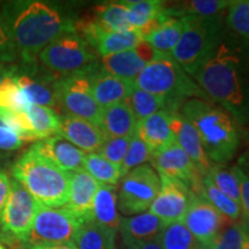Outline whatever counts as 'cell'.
<instances>
[{"label":"cell","mask_w":249,"mask_h":249,"mask_svg":"<svg viewBox=\"0 0 249 249\" xmlns=\"http://www.w3.org/2000/svg\"><path fill=\"white\" fill-rule=\"evenodd\" d=\"M193 79L208 98L229 112L241 132L249 127V40L226 30Z\"/></svg>","instance_id":"6da1fadb"},{"label":"cell","mask_w":249,"mask_h":249,"mask_svg":"<svg viewBox=\"0 0 249 249\" xmlns=\"http://www.w3.org/2000/svg\"><path fill=\"white\" fill-rule=\"evenodd\" d=\"M20 65L38 62L40 52L55 38L75 31L76 18L64 6L40 0H14L1 6Z\"/></svg>","instance_id":"7a4b0ae2"},{"label":"cell","mask_w":249,"mask_h":249,"mask_svg":"<svg viewBox=\"0 0 249 249\" xmlns=\"http://www.w3.org/2000/svg\"><path fill=\"white\" fill-rule=\"evenodd\" d=\"M179 112L194 126L211 164L226 165L235 157L241 129L225 108L205 99L191 98Z\"/></svg>","instance_id":"3957f363"},{"label":"cell","mask_w":249,"mask_h":249,"mask_svg":"<svg viewBox=\"0 0 249 249\" xmlns=\"http://www.w3.org/2000/svg\"><path fill=\"white\" fill-rule=\"evenodd\" d=\"M12 174L40 205L59 208L67 204L71 172L60 169L33 147L15 161Z\"/></svg>","instance_id":"277c9868"},{"label":"cell","mask_w":249,"mask_h":249,"mask_svg":"<svg viewBox=\"0 0 249 249\" xmlns=\"http://www.w3.org/2000/svg\"><path fill=\"white\" fill-rule=\"evenodd\" d=\"M134 86L166 98L177 111H180L183 103L191 98L210 101L195 80L170 54L160 53L149 62L135 77Z\"/></svg>","instance_id":"5b68a950"},{"label":"cell","mask_w":249,"mask_h":249,"mask_svg":"<svg viewBox=\"0 0 249 249\" xmlns=\"http://www.w3.org/2000/svg\"><path fill=\"white\" fill-rule=\"evenodd\" d=\"M182 18L185 22L182 35L171 57L189 76L194 77L225 35L226 24L222 15Z\"/></svg>","instance_id":"8992f818"},{"label":"cell","mask_w":249,"mask_h":249,"mask_svg":"<svg viewBox=\"0 0 249 249\" xmlns=\"http://www.w3.org/2000/svg\"><path fill=\"white\" fill-rule=\"evenodd\" d=\"M95 50L75 31L55 38L38 55L43 68L57 76L90 70L98 65Z\"/></svg>","instance_id":"52a82bcc"},{"label":"cell","mask_w":249,"mask_h":249,"mask_svg":"<svg viewBox=\"0 0 249 249\" xmlns=\"http://www.w3.org/2000/svg\"><path fill=\"white\" fill-rule=\"evenodd\" d=\"M98 65L90 70L58 76L57 92L59 107L64 108L65 113L88 120L99 127L103 108L95 101L90 88V74Z\"/></svg>","instance_id":"ba28073f"},{"label":"cell","mask_w":249,"mask_h":249,"mask_svg":"<svg viewBox=\"0 0 249 249\" xmlns=\"http://www.w3.org/2000/svg\"><path fill=\"white\" fill-rule=\"evenodd\" d=\"M160 189V179L148 164L130 170L123 177L118 191V210L126 216L140 214L151 207Z\"/></svg>","instance_id":"9c48e42d"},{"label":"cell","mask_w":249,"mask_h":249,"mask_svg":"<svg viewBox=\"0 0 249 249\" xmlns=\"http://www.w3.org/2000/svg\"><path fill=\"white\" fill-rule=\"evenodd\" d=\"M83 222L65 208L38 205L26 244L30 247L73 242Z\"/></svg>","instance_id":"30bf717a"},{"label":"cell","mask_w":249,"mask_h":249,"mask_svg":"<svg viewBox=\"0 0 249 249\" xmlns=\"http://www.w3.org/2000/svg\"><path fill=\"white\" fill-rule=\"evenodd\" d=\"M39 203L18 180H11V192L2 211L1 224L2 241L14 239L26 244Z\"/></svg>","instance_id":"8fae6325"},{"label":"cell","mask_w":249,"mask_h":249,"mask_svg":"<svg viewBox=\"0 0 249 249\" xmlns=\"http://www.w3.org/2000/svg\"><path fill=\"white\" fill-rule=\"evenodd\" d=\"M13 80L30 105L50 108L59 107L57 80L58 76L34 65H17Z\"/></svg>","instance_id":"7c38bea8"},{"label":"cell","mask_w":249,"mask_h":249,"mask_svg":"<svg viewBox=\"0 0 249 249\" xmlns=\"http://www.w3.org/2000/svg\"><path fill=\"white\" fill-rule=\"evenodd\" d=\"M160 193L149 208V213L160 218L165 225L182 222L195 193L186 183L172 177L160 176Z\"/></svg>","instance_id":"4fadbf2b"},{"label":"cell","mask_w":249,"mask_h":249,"mask_svg":"<svg viewBox=\"0 0 249 249\" xmlns=\"http://www.w3.org/2000/svg\"><path fill=\"white\" fill-rule=\"evenodd\" d=\"M151 164L160 176L172 177L186 183L195 194H200L203 177L198 173L189 156L178 143L170 145L152 155Z\"/></svg>","instance_id":"5bb4252c"},{"label":"cell","mask_w":249,"mask_h":249,"mask_svg":"<svg viewBox=\"0 0 249 249\" xmlns=\"http://www.w3.org/2000/svg\"><path fill=\"white\" fill-rule=\"evenodd\" d=\"M188 231L201 242L208 245L231 222L219 213L202 195L194 194L182 219Z\"/></svg>","instance_id":"9a60e30c"},{"label":"cell","mask_w":249,"mask_h":249,"mask_svg":"<svg viewBox=\"0 0 249 249\" xmlns=\"http://www.w3.org/2000/svg\"><path fill=\"white\" fill-rule=\"evenodd\" d=\"M158 54L157 51L142 40L128 51L101 58V68L114 76L134 81Z\"/></svg>","instance_id":"2e32d148"},{"label":"cell","mask_w":249,"mask_h":249,"mask_svg":"<svg viewBox=\"0 0 249 249\" xmlns=\"http://www.w3.org/2000/svg\"><path fill=\"white\" fill-rule=\"evenodd\" d=\"M59 135L88 154L97 152L107 140L98 126L67 113L60 116Z\"/></svg>","instance_id":"e0dca14e"},{"label":"cell","mask_w":249,"mask_h":249,"mask_svg":"<svg viewBox=\"0 0 249 249\" xmlns=\"http://www.w3.org/2000/svg\"><path fill=\"white\" fill-rule=\"evenodd\" d=\"M90 88L97 104L105 108L126 101L135 86L134 81L112 75L98 65L90 74Z\"/></svg>","instance_id":"ac0fdd59"},{"label":"cell","mask_w":249,"mask_h":249,"mask_svg":"<svg viewBox=\"0 0 249 249\" xmlns=\"http://www.w3.org/2000/svg\"><path fill=\"white\" fill-rule=\"evenodd\" d=\"M170 121L177 143L189 156L198 173L202 177L207 176L213 164L205 155L201 139L194 126L179 111L170 112Z\"/></svg>","instance_id":"d6986e66"},{"label":"cell","mask_w":249,"mask_h":249,"mask_svg":"<svg viewBox=\"0 0 249 249\" xmlns=\"http://www.w3.org/2000/svg\"><path fill=\"white\" fill-rule=\"evenodd\" d=\"M99 182L85 169L71 172L70 195L66 208L83 223L92 220V204Z\"/></svg>","instance_id":"ffe728a7"},{"label":"cell","mask_w":249,"mask_h":249,"mask_svg":"<svg viewBox=\"0 0 249 249\" xmlns=\"http://www.w3.org/2000/svg\"><path fill=\"white\" fill-rule=\"evenodd\" d=\"M31 147L67 172H74L85 167L86 152L71 144L59 134L39 140Z\"/></svg>","instance_id":"44dd1931"},{"label":"cell","mask_w":249,"mask_h":249,"mask_svg":"<svg viewBox=\"0 0 249 249\" xmlns=\"http://www.w3.org/2000/svg\"><path fill=\"white\" fill-rule=\"evenodd\" d=\"M136 134L148 145L152 154L176 143V136L171 127L170 112L160 111L145 119L138 121Z\"/></svg>","instance_id":"7402d4cb"},{"label":"cell","mask_w":249,"mask_h":249,"mask_svg":"<svg viewBox=\"0 0 249 249\" xmlns=\"http://www.w3.org/2000/svg\"><path fill=\"white\" fill-rule=\"evenodd\" d=\"M136 127L138 119L126 102L103 108L99 128L107 139L132 138Z\"/></svg>","instance_id":"603a6c76"},{"label":"cell","mask_w":249,"mask_h":249,"mask_svg":"<svg viewBox=\"0 0 249 249\" xmlns=\"http://www.w3.org/2000/svg\"><path fill=\"white\" fill-rule=\"evenodd\" d=\"M165 224L151 213H142L133 217L121 219L119 231L124 244L157 240Z\"/></svg>","instance_id":"cb8c5ba5"},{"label":"cell","mask_w":249,"mask_h":249,"mask_svg":"<svg viewBox=\"0 0 249 249\" xmlns=\"http://www.w3.org/2000/svg\"><path fill=\"white\" fill-rule=\"evenodd\" d=\"M123 218L118 210V191L116 186L99 183L92 204V220L99 225L118 231Z\"/></svg>","instance_id":"d4e9b609"},{"label":"cell","mask_w":249,"mask_h":249,"mask_svg":"<svg viewBox=\"0 0 249 249\" xmlns=\"http://www.w3.org/2000/svg\"><path fill=\"white\" fill-rule=\"evenodd\" d=\"M183 27V18H171L152 30L150 34L145 35L142 40L150 45L158 53L171 55L182 35Z\"/></svg>","instance_id":"484cf974"},{"label":"cell","mask_w":249,"mask_h":249,"mask_svg":"<svg viewBox=\"0 0 249 249\" xmlns=\"http://www.w3.org/2000/svg\"><path fill=\"white\" fill-rule=\"evenodd\" d=\"M116 233L90 220L80 226L73 244L76 249H116Z\"/></svg>","instance_id":"4316f807"},{"label":"cell","mask_w":249,"mask_h":249,"mask_svg":"<svg viewBox=\"0 0 249 249\" xmlns=\"http://www.w3.org/2000/svg\"><path fill=\"white\" fill-rule=\"evenodd\" d=\"M124 102L133 111L138 121L145 119V118L160 111L178 112L166 98L161 97V96L152 95V93L136 88V87Z\"/></svg>","instance_id":"83f0119b"},{"label":"cell","mask_w":249,"mask_h":249,"mask_svg":"<svg viewBox=\"0 0 249 249\" xmlns=\"http://www.w3.org/2000/svg\"><path fill=\"white\" fill-rule=\"evenodd\" d=\"M140 42H142V37L136 30L107 31L99 37L93 46V50L97 55L103 58L132 50Z\"/></svg>","instance_id":"f1b7e54d"},{"label":"cell","mask_w":249,"mask_h":249,"mask_svg":"<svg viewBox=\"0 0 249 249\" xmlns=\"http://www.w3.org/2000/svg\"><path fill=\"white\" fill-rule=\"evenodd\" d=\"M207 200L218 213H222L231 223L239 222L242 217V208L235 201L227 197L216 186L208 176H204L201 181L200 194Z\"/></svg>","instance_id":"f546056e"},{"label":"cell","mask_w":249,"mask_h":249,"mask_svg":"<svg viewBox=\"0 0 249 249\" xmlns=\"http://www.w3.org/2000/svg\"><path fill=\"white\" fill-rule=\"evenodd\" d=\"M30 119L35 141L48 139L59 134L60 129V116L53 108L39 105H30L27 110Z\"/></svg>","instance_id":"4dcf8cb0"},{"label":"cell","mask_w":249,"mask_h":249,"mask_svg":"<svg viewBox=\"0 0 249 249\" xmlns=\"http://www.w3.org/2000/svg\"><path fill=\"white\" fill-rule=\"evenodd\" d=\"M157 242L163 249H203L201 244L182 222L165 225L157 238Z\"/></svg>","instance_id":"1f68e13d"},{"label":"cell","mask_w":249,"mask_h":249,"mask_svg":"<svg viewBox=\"0 0 249 249\" xmlns=\"http://www.w3.org/2000/svg\"><path fill=\"white\" fill-rule=\"evenodd\" d=\"M96 181L104 185L117 186L124 173L121 171V166L111 163L97 152L92 154H86L85 167H83Z\"/></svg>","instance_id":"d6a6232c"},{"label":"cell","mask_w":249,"mask_h":249,"mask_svg":"<svg viewBox=\"0 0 249 249\" xmlns=\"http://www.w3.org/2000/svg\"><path fill=\"white\" fill-rule=\"evenodd\" d=\"M92 17L107 31L132 29L127 20V7L124 1L96 6Z\"/></svg>","instance_id":"836d02e7"},{"label":"cell","mask_w":249,"mask_h":249,"mask_svg":"<svg viewBox=\"0 0 249 249\" xmlns=\"http://www.w3.org/2000/svg\"><path fill=\"white\" fill-rule=\"evenodd\" d=\"M231 4L232 0H193L170 6V9L176 18H182L186 15L208 18L220 15L224 9L229 8Z\"/></svg>","instance_id":"e575fe53"},{"label":"cell","mask_w":249,"mask_h":249,"mask_svg":"<svg viewBox=\"0 0 249 249\" xmlns=\"http://www.w3.org/2000/svg\"><path fill=\"white\" fill-rule=\"evenodd\" d=\"M207 176L223 194L240 204L239 182L232 167H227L226 165H213Z\"/></svg>","instance_id":"d590c367"},{"label":"cell","mask_w":249,"mask_h":249,"mask_svg":"<svg viewBox=\"0 0 249 249\" xmlns=\"http://www.w3.org/2000/svg\"><path fill=\"white\" fill-rule=\"evenodd\" d=\"M225 24L236 36L249 40V0H233L227 8Z\"/></svg>","instance_id":"8d00e7d4"},{"label":"cell","mask_w":249,"mask_h":249,"mask_svg":"<svg viewBox=\"0 0 249 249\" xmlns=\"http://www.w3.org/2000/svg\"><path fill=\"white\" fill-rule=\"evenodd\" d=\"M245 236L246 231L240 219L239 222L227 224L213 241L203 246V249H241Z\"/></svg>","instance_id":"74e56055"},{"label":"cell","mask_w":249,"mask_h":249,"mask_svg":"<svg viewBox=\"0 0 249 249\" xmlns=\"http://www.w3.org/2000/svg\"><path fill=\"white\" fill-rule=\"evenodd\" d=\"M30 107L13 77H8L0 85V110L27 111Z\"/></svg>","instance_id":"f35d334b"},{"label":"cell","mask_w":249,"mask_h":249,"mask_svg":"<svg viewBox=\"0 0 249 249\" xmlns=\"http://www.w3.org/2000/svg\"><path fill=\"white\" fill-rule=\"evenodd\" d=\"M152 155L154 154H152L148 145L135 133V135H133V138L130 139L128 150H127L124 160L121 164V171H123L124 176L128 173L130 170L141 166L145 161L151 160Z\"/></svg>","instance_id":"ab89813d"},{"label":"cell","mask_w":249,"mask_h":249,"mask_svg":"<svg viewBox=\"0 0 249 249\" xmlns=\"http://www.w3.org/2000/svg\"><path fill=\"white\" fill-rule=\"evenodd\" d=\"M240 189V204L242 213L249 216V151L239 157L235 165L232 166Z\"/></svg>","instance_id":"60d3db41"},{"label":"cell","mask_w":249,"mask_h":249,"mask_svg":"<svg viewBox=\"0 0 249 249\" xmlns=\"http://www.w3.org/2000/svg\"><path fill=\"white\" fill-rule=\"evenodd\" d=\"M0 120L7 124L17 132L23 142L26 141H35L34 138L33 128H31L30 119L28 117L27 111H5L1 110V118Z\"/></svg>","instance_id":"b9f144b4"},{"label":"cell","mask_w":249,"mask_h":249,"mask_svg":"<svg viewBox=\"0 0 249 249\" xmlns=\"http://www.w3.org/2000/svg\"><path fill=\"white\" fill-rule=\"evenodd\" d=\"M133 138V136H132ZM132 138H114V139H107L103 143L101 149L97 151L98 155L104 157L111 163L121 166L124 160V156L128 150L129 142Z\"/></svg>","instance_id":"7bdbcfd3"},{"label":"cell","mask_w":249,"mask_h":249,"mask_svg":"<svg viewBox=\"0 0 249 249\" xmlns=\"http://www.w3.org/2000/svg\"><path fill=\"white\" fill-rule=\"evenodd\" d=\"M15 61H18L17 49L4 18L0 15V64H13Z\"/></svg>","instance_id":"ee69618b"},{"label":"cell","mask_w":249,"mask_h":249,"mask_svg":"<svg viewBox=\"0 0 249 249\" xmlns=\"http://www.w3.org/2000/svg\"><path fill=\"white\" fill-rule=\"evenodd\" d=\"M23 145L22 139L7 124L0 120V156L11 154Z\"/></svg>","instance_id":"f6af8a7d"},{"label":"cell","mask_w":249,"mask_h":249,"mask_svg":"<svg viewBox=\"0 0 249 249\" xmlns=\"http://www.w3.org/2000/svg\"><path fill=\"white\" fill-rule=\"evenodd\" d=\"M9 192H11V179L6 171L0 170V218L5 209Z\"/></svg>","instance_id":"bcb514c9"},{"label":"cell","mask_w":249,"mask_h":249,"mask_svg":"<svg viewBox=\"0 0 249 249\" xmlns=\"http://www.w3.org/2000/svg\"><path fill=\"white\" fill-rule=\"evenodd\" d=\"M128 249H163L157 240L154 241H142V242H132L127 245Z\"/></svg>","instance_id":"7dc6e473"},{"label":"cell","mask_w":249,"mask_h":249,"mask_svg":"<svg viewBox=\"0 0 249 249\" xmlns=\"http://www.w3.org/2000/svg\"><path fill=\"white\" fill-rule=\"evenodd\" d=\"M15 70H17V65L0 64V85H1L6 79L13 76Z\"/></svg>","instance_id":"c3c4849f"},{"label":"cell","mask_w":249,"mask_h":249,"mask_svg":"<svg viewBox=\"0 0 249 249\" xmlns=\"http://www.w3.org/2000/svg\"><path fill=\"white\" fill-rule=\"evenodd\" d=\"M30 249H76L73 242L67 244H54V245H39L30 247Z\"/></svg>","instance_id":"681fc988"},{"label":"cell","mask_w":249,"mask_h":249,"mask_svg":"<svg viewBox=\"0 0 249 249\" xmlns=\"http://www.w3.org/2000/svg\"><path fill=\"white\" fill-rule=\"evenodd\" d=\"M241 223L244 225V229L246 231V234L249 236V216L248 214H245L242 213V217H241Z\"/></svg>","instance_id":"f907efd6"},{"label":"cell","mask_w":249,"mask_h":249,"mask_svg":"<svg viewBox=\"0 0 249 249\" xmlns=\"http://www.w3.org/2000/svg\"><path fill=\"white\" fill-rule=\"evenodd\" d=\"M241 249H249V236L246 234L245 240H244V245H242Z\"/></svg>","instance_id":"816d5d0a"},{"label":"cell","mask_w":249,"mask_h":249,"mask_svg":"<svg viewBox=\"0 0 249 249\" xmlns=\"http://www.w3.org/2000/svg\"><path fill=\"white\" fill-rule=\"evenodd\" d=\"M0 249H7L6 248V246H5V244H2L1 241H0Z\"/></svg>","instance_id":"f5cc1de1"},{"label":"cell","mask_w":249,"mask_h":249,"mask_svg":"<svg viewBox=\"0 0 249 249\" xmlns=\"http://www.w3.org/2000/svg\"><path fill=\"white\" fill-rule=\"evenodd\" d=\"M244 132L246 133V136H247V138H248V140H249V127H248V128H247V129H246V130H244Z\"/></svg>","instance_id":"db71d44e"},{"label":"cell","mask_w":249,"mask_h":249,"mask_svg":"<svg viewBox=\"0 0 249 249\" xmlns=\"http://www.w3.org/2000/svg\"><path fill=\"white\" fill-rule=\"evenodd\" d=\"M0 241L2 242V233H0Z\"/></svg>","instance_id":"11a10c76"},{"label":"cell","mask_w":249,"mask_h":249,"mask_svg":"<svg viewBox=\"0 0 249 249\" xmlns=\"http://www.w3.org/2000/svg\"><path fill=\"white\" fill-rule=\"evenodd\" d=\"M0 118H1V110H0Z\"/></svg>","instance_id":"9f6ffc18"},{"label":"cell","mask_w":249,"mask_h":249,"mask_svg":"<svg viewBox=\"0 0 249 249\" xmlns=\"http://www.w3.org/2000/svg\"><path fill=\"white\" fill-rule=\"evenodd\" d=\"M0 160H1V156H0Z\"/></svg>","instance_id":"6f0895ef"},{"label":"cell","mask_w":249,"mask_h":249,"mask_svg":"<svg viewBox=\"0 0 249 249\" xmlns=\"http://www.w3.org/2000/svg\"><path fill=\"white\" fill-rule=\"evenodd\" d=\"M17 249H23V248H17Z\"/></svg>","instance_id":"680465c9"}]
</instances>
